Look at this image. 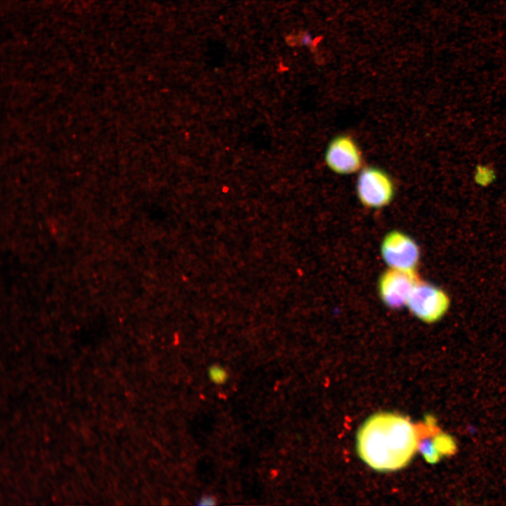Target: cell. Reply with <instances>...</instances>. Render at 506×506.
I'll list each match as a JSON object with an SVG mask.
<instances>
[{"label": "cell", "instance_id": "5b68a950", "mask_svg": "<svg viewBox=\"0 0 506 506\" xmlns=\"http://www.w3.org/2000/svg\"><path fill=\"white\" fill-rule=\"evenodd\" d=\"M327 167L340 175L359 172L363 168V154L357 142L349 135L337 136L329 143L325 153Z\"/></svg>", "mask_w": 506, "mask_h": 506}, {"label": "cell", "instance_id": "7a4b0ae2", "mask_svg": "<svg viewBox=\"0 0 506 506\" xmlns=\"http://www.w3.org/2000/svg\"><path fill=\"white\" fill-rule=\"evenodd\" d=\"M391 176L377 167H366L358 172L356 183L357 197L364 207L379 209L389 205L395 195Z\"/></svg>", "mask_w": 506, "mask_h": 506}, {"label": "cell", "instance_id": "ba28073f", "mask_svg": "<svg viewBox=\"0 0 506 506\" xmlns=\"http://www.w3.org/2000/svg\"><path fill=\"white\" fill-rule=\"evenodd\" d=\"M433 440L437 450L441 455H449L454 452L455 445L453 440L447 434L443 433L434 434Z\"/></svg>", "mask_w": 506, "mask_h": 506}, {"label": "cell", "instance_id": "6da1fadb", "mask_svg": "<svg viewBox=\"0 0 506 506\" xmlns=\"http://www.w3.org/2000/svg\"><path fill=\"white\" fill-rule=\"evenodd\" d=\"M428 430L427 422L417 425L400 414L378 413L360 427L357 452L361 460L376 471H396L409 463L418 450L420 439Z\"/></svg>", "mask_w": 506, "mask_h": 506}, {"label": "cell", "instance_id": "3957f363", "mask_svg": "<svg viewBox=\"0 0 506 506\" xmlns=\"http://www.w3.org/2000/svg\"><path fill=\"white\" fill-rule=\"evenodd\" d=\"M406 305L418 319L432 323L444 316L448 309L450 300L439 287L419 280L413 288Z\"/></svg>", "mask_w": 506, "mask_h": 506}, {"label": "cell", "instance_id": "30bf717a", "mask_svg": "<svg viewBox=\"0 0 506 506\" xmlns=\"http://www.w3.org/2000/svg\"><path fill=\"white\" fill-rule=\"evenodd\" d=\"M214 504H216V500L212 495H205L197 502L199 505H213Z\"/></svg>", "mask_w": 506, "mask_h": 506}, {"label": "cell", "instance_id": "8fae6325", "mask_svg": "<svg viewBox=\"0 0 506 506\" xmlns=\"http://www.w3.org/2000/svg\"><path fill=\"white\" fill-rule=\"evenodd\" d=\"M311 37L309 34H304L303 37L301 38L302 44H309L311 42Z\"/></svg>", "mask_w": 506, "mask_h": 506}, {"label": "cell", "instance_id": "9c48e42d", "mask_svg": "<svg viewBox=\"0 0 506 506\" xmlns=\"http://www.w3.org/2000/svg\"><path fill=\"white\" fill-rule=\"evenodd\" d=\"M208 376L211 381L216 384L226 383L228 377L226 370L217 364L212 365L209 368Z\"/></svg>", "mask_w": 506, "mask_h": 506}, {"label": "cell", "instance_id": "8992f818", "mask_svg": "<svg viewBox=\"0 0 506 506\" xmlns=\"http://www.w3.org/2000/svg\"><path fill=\"white\" fill-rule=\"evenodd\" d=\"M419 280L415 272L390 268L381 275L378 291L382 302L389 308L398 309L407 304L409 295Z\"/></svg>", "mask_w": 506, "mask_h": 506}, {"label": "cell", "instance_id": "52a82bcc", "mask_svg": "<svg viewBox=\"0 0 506 506\" xmlns=\"http://www.w3.org/2000/svg\"><path fill=\"white\" fill-rule=\"evenodd\" d=\"M434 434L435 432L423 435L418 444V450L426 461L430 463L436 462L441 456L437 450L433 440Z\"/></svg>", "mask_w": 506, "mask_h": 506}, {"label": "cell", "instance_id": "277c9868", "mask_svg": "<svg viewBox=\"0 0 506 506\" xmlns=\"http://www.w3.org/2000/svg\"><path fill=\"white\" fill-rule=\"evenodd\" d=\"M381 254L391 268L415 272L420 260V249L415 241L399 231L389 232L383 238Z\"/></svg>", "mask_w": 506, "mask_h": 506}]
</instances>
